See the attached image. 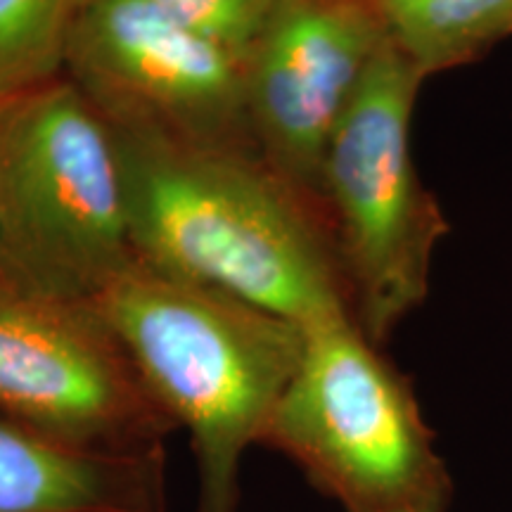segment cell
Masks as SVG:
<instances>
[{
    "label": "cell",
    "instance_id": "11",
    "mask_svg": "<svg viewBox=\"0 0 512 512\" xmlns=\"http://www.w3.org/2000/svg\"><path fill=\"white\" fill-rule=\"evenodd\" d=\"M88 0H0V107L64 76L72 31Z\"/></svg>",
    "mask_w": 512,
    "mask_h": 512
},
{
    "label": "cell",
    "instance_id": "12",
    "mask_svg": "<svg viewBox=\"0 0 512 512\" xmlns=\"http://www.w3.org/2000/svg\"><path fill=\"white\" fill-rule=\"evenodd\" d=\"M150 3L245 57L275 0H150Z\"/></svg>",
    "mask_w": 512,
    "mask_h": 512
},
{
    "label": "cell",
    "instance_id": "10",
    "mask_svg": "<svg viewBox=\"0 0 512 512\" xmlns=\"http://www.w3.org/2000/svg\"><path fill=\"white\" fill-rule=\"evenodd\" d=\"M394 48L422 76L470 62L512 34V0H375Z\"/></svg>",
    "mask_w": 512,
    "mask_h": 512
},
{
    "label": "cell",
    "instance_id": "7",
    "mask_svg": "<svg viewBox=\"0 0 512 512\" xmlns=\"http://www.w3.org/2000/svg\"><path fill=\"white\" fill-rule=\"evenodd\" d=\"M0 413L105 453L164 448L176 432L91 304L0 285Z\"/></svg>",
    "mask_w": 512,
    "mask_h": 512
},
{
    "label": "cell",
    "instance_id": "13",
    "mask_svg": "<svg viewBox=\"0 0 512 512\" xmlns=\"http://www.w3.org/2000/svg\"><path fill=\"white\" fill-rule=\"evenodd\" d=\"M12 105H15V102H12ZM12 105H5V107H0V136H3L5 121H8V114H10V110H12Z\"/></svg>",
    "mask_w": 512,
    "mask_h": 512
},
{
    "label": "cell",
    "instance_id": "6",
    "mask_svg": "<svg viewBox=\"0 0 512 512\" xmlns=\"http://www.w3.org/2000/svg\"><path fill=\"white\" fill-rule=\"evenodd\" d=\"M64 79L112 131L259 155L245 57L150 0H88Z\"/></svg>",
    "mask_w": 512,
    "mask_h": 512
},
{
    "label": "cell",
    "instance_id": "8",
    "mask_svg": "<svg viewBox=\"0 0 512 512\" xmlns=\"http://www.w3.org/2000/svg\"><path fill=\"white\" fill-rule=\"evenodd\" d=\"M387 41L375 0H275L245 55L256 150L316 207L332 133Z\"/></svg>",
    "mask_w": 512,
    "mask_h": 512
},
{
    "label": "cell",
    "instance_id": "2",
    "mask_svg": "<svg viewBox=\"0 0 512 512\" xmlns=\"http://www.w3.org/2000/svg\"><path fill=\"white\" fill-rule=\"evenodd\" d=\"M91 306L152 399L188 432L195 512H240L242 463L297 373L304 328L140 259Z\"/></svg>",
    "mask_w": 512,
    "mask_h": 512
},
{
    "label": "cell",
    "instance_id": "9",
    "mask_svg": "<svg viewBox=\"0 0 512 512\" xmlns=\"http://www.w3.org/2000/svg\"><path fill=\"white\" fill-rule=\"evenodd\" d=\"M0 512H166V451H88L0 413Z\"/></svg>",
    "mask_w": 512,
    "mask_h": 512
},
{
    "label": "cell",
    "instance_id": "3",
    "mask_svg": "<svg viewBox=\"0 0 512 512\" xmlns=\"http://www.w3.org/2000/svg\"><path fill=\"white\" fill-rule=\"evenodd\" d=\"M136 261L105 119L64 76L17 100L0 136V285L91 304Z\"/></svg>",
    "mask_w": 512,
    "mask_h": 512
},
{
    "label": "cell",
    "instance_id": "4",
    "mask_svg": "<svg viewBox=\"0 0 512 512\" xmlns=\"http://www.w3.org/2000/svg\"><path fill=\"white\" fill-rule=\"evenodd\" d=\"M297 373L261 446L342 512H448L451 467L411 384L351 316L304 330Z\"/></svg>",
    "mask_w": 512,
    "mask_h": 512
},
{
    "label": "cell",
    "instance_id": "1",
    "mask_svg": "<svg viewBox=\"0 0 512 512\" xmlns=\"http://www.w3.org/2000/svg\"><path fill=\"white\" fill-rule=\"evenodd\" d=\"M112 138L140 261L304 330L351 316L323 214L259 155Z\"/></svg>",
    "mask_w": 512,
    "mask_h": 512
},
{
    "label": "cell",
    "instance_id": "5",
    "mask_svg": "<svg viewBox=\"0 0 512 512\" xmlns=\"http://www.w3.org/2000/svg\"><path fill=\"white\" fill-rule=\"evenodd\" d=\"M422 76L384 43L332 133L318 207L335 245L351 316L382 344L425 302L446 219L420 183L411 119Z\"/></svg>",
    "mask_w": 512,
    "mask_h": 512
}]
</instances>
